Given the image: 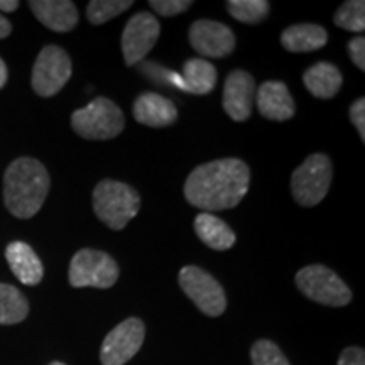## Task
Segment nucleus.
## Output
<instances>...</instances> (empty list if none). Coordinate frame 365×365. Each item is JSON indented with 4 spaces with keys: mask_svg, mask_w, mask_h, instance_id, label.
Instances as JSON below:
<instances>
[{
    "mask_svg": "<svg viewBox=\"0 0 365 365\" xmlns=\"http://www.w3.org/2000/svg\"><path fill=\"white\" fill-rule=\"evenodd\" d=\"M250 170L242 159L225 158L202 164L190 173L185 196L205 213L235 208L247 195Z\"/></svg>",
    "mask_w": 365,
    "mask_h": 365,
    "instance_id": "f257e3e1",
    "label": "nucleus"
},
{
    "mask_svg": "<svg viewBox=\"0 0 365 365\" xmlns=\"http://www.w3.org/2000/svg\"><path fill=\"white\" fill-rule=\"evenodd\" d=\"M48 170L33 158L16 159L4 175V203L17 218H31L43 207L48 196Z\"/></svg>",
    "mask_w": 365,
    "mask_h": 365,
    "instance_id": "f03ea898",
    "label": "nucleus"
},
{
    "mask_svg": "<svg viewBox=\"0 0 365 365\" xmlns=\"http://www.w3.org/2000/svg\"><path fill=\"white\" fill-rule=\"evenodd\" d=\"M140 208V196L125 182L103 180L93 190V210L112 230H122Z\"/></svg>",
    "mask_w": 365,
    "mask_h": 365,
    "instance_id": "7ed1b4c3",
    "label": "nucleus"
},
{
    "mask_svg": "<svg viewBox=\"0 0 365 365\" xmlns=\"http://www.w3.org/2000/svg\"><path fill=\"white\" fill-rule=\"evenodd\" d=\"M71 127L83 139L107 140L122 134L125 117L112 100L100 97L80 110L73 112Z\"/></svg>",
    "mask_w": 365,
    "mask_h": 365,
    "instance_id": "20e7f679",
    "label": "nucleus"
},
{
    "mask_svg": "<svg viewBox=\"0 0 365 365\" xmlns=\"http://www.w3.org/2000/svg\"><path fill=\"white\" fill-rule=\"evenodd\" d=\"M333 168L325 154H312L304 159L291 176V193L301 207H314L322 203L331 186Z\"/></svg>",
    "mask_w": 365,
    "mask_h": 365,
    "instance_id": "39448f33",
    "label": "nucleus"
},
{
    "mask_svg": "<svg viewBox=\"0 0 365 365\" xmlns=\"http://www.w3.org/2000/svg\"><path fill=\"white\" fill-rule=\"evenodd\" d=\"M296 286L307 298L325 307L340 308L352 301V291L331 269L322 264L303 267L296 274Z\"/></svg>",
    "mask_w": 365,
    "mask_h": 365,
    "instance_id": "423d86ee",
    "label": "nucleus"
},
{
    "mask_svg": "<svg viewBox=\"0 0 365 365\" xmlns=\"http://www.w3.org/2000/svg\"><path fill=\"white\" fill-rule=\"evenodd\" d=\"M68 276L73 287L107 289L118 279V266L112 255L103 250L81 249L73 255Z\"/></svg>",
    "mask_w": 365,
    "mask_h": 365,
    "instance_id": "0eeeda50",
    "label": "nucleus"
},
{
    "mask_svg": "<svg viewBox=\"0 0 365 365\" xmlns=\"http://www.w3.org/2000/svg\"><path fill=\"white\" fill-rule=\"evenodd\" d=\"M181 289L193 301L200 312L208 317H220L227 309L225 291L215 277L196 266H186L178 276Z\"/></svg>",
    "mask_w": 365,
    "mask_h": 365,
    "instance_id": "6e6552de",
    "label": "nucleus"
},
{
    "mask_svg": "<svg viewBox=\"0 0 365 365\" xmlns=\"http://www.w3.org/2000/svg\"><path fill=\"white\" fill-rule=\"evenodd\" d=\"M73 65L68 53L59 46L41 49L33 68V88L39 97H53L71 78Z\"/></svg>",
    "mask_w": 365,
    "mask_h": 365,
    "instance_id": "1a4fd4ad",
    "label": "nucleus"
},
{
    "mask_svg": "<svg viewBox=\"0 0 365 365\" xmlns=\"http://www.w3.org/2000/svg\"><path fill=\"white\" fill-rule=\"evenodd\" d=\"M145 328L139 318H127L105 336L100 360L102 365H124L144 344Z\"/></svg>",
    "mask_w": 365,
    "mask_h": 365,
    "instance_id": "9d476101",
    "label": "nucleus"
},
{
    "mask_svg": "<svg viewBox=\"0 0 365 365\" xmlns=\"http://www.w3.org/2000/svg\"><path fill=\"white\" fill-rule=\"evenodd\" d=\"M161 26L150 12H139L130 17L122 34V53L127 66L140 63L158 43Z\"/></svg>",
    "mask_w": 365,
    "mask_h": 365,
    "instance_id": "9b49d317",
    "label": "nucleus"
},
{
    "mask_svg": "<svg viewBox=\"0 0 365 365\" xmlns=\"http://www.w3.org/2000/svg\"><path fill=\"white\" fill-rule=\"evenodd\" d=\"M190 43L196 53L207 58H225L234 53L235 36L222 22L200 19L190 27Z\"/></svg>",
    "mask_w": 365,
    "mask_h": 365,
    "instance_id": "f8f14e48",
    "label": "nucleus"
},
{
    "mask_svg": "<svg viewBox=\"0 0 365 365\" xmlns=\"http://www.w3.org/2000/svg\"><path fill=\"white\" fill-rule=\"evenodd\" d=\"M255 80L244 70H235L223 85V110L235 122L247 120L255 102Z\"/></svg>",
    "mask_w": 365,
    "mask_h": 365,
    "instance_id": "ddd939ff",
    "label": "nucleus"
},
{
    "mask_svg": "<svg viewBox=\"0 0 365 365\" xmlns=\"http://www.w3.org/2000/svg\"><path fill=\"white\" fill-rule=\"evenodd\" d=\"M255 103L269 120L284 122L294 115V100L282 81H264L255 91Z\"/></svg>",
    "mask_w": 365,
    "mask_h": 365,
    "instance_id": "4468645a",
    "label": "nucleus"
},
{
    "mask_svg": "<svg viewBox=\"0 0 365 365\" xmlns=\"http://www.w3.org/2000/svg\"><path fill=\"white\" fill-rule=\"evenodd\" d=\"M134 118L139 124L153 127V129H161L175 124L178 118L176 105L159 93L139 95L134 102Z\"/></svg>",
    "mask_w": 365,
    "mask_h": 365,
    "instance_id": "2eb2a0df",
    "label": "nucleus"
},
{
    "mask_svg": "<svg viewBox=\"0 0 365 365\" xmlns=\"http://www.w3.org/2000/svg\"><path fill=\"white\" fill-rule=\"evenodd\" d=\"M31 11L54 33H70L78 24V11L70 0H31Z\"/></svg>",
    "mask_w": 365,
    "mask_h": 365,
    "instance_id": "dca6fc26",
    "label": "nucleus"
},
{
    "mask_svg": "<svg viewBox=\"0 0 365 365\" xmlns=\"http://www.w3.org/2000/svg\"><path fill=\"white\" fill-rule=\"evenodd\" d=\"M6 259L14 276L26 286L39 284L44 276L43 262L26 242H12L7 245Z\"/></svg>",
    "mask_w": 365,
    "mask_h": 365,
    "instance_id": "f3484780",
    "label": "nucleus"
},
{
    "mask_svg": "<svg viewBox=\"0 0 365 365\" xmlns=\"http://www.w3.org/2000/svg\"><path fill=\"white\" fill-rule=\"evenodd\" d=\"M328 43L325 27L318 24H294L281 34V44L289 53H312Z\"/></svg>",
    "mask_w": 365,
    "mask_h": 365,
    "instance_id": "a211bd4d",
    "label": "nucleus"
},
{
    "mask_svg": "<svg viewBox=\"0 0 365 365\" xmlns=\"http://www.w3.org/2000/svg\"><path fill=\"white\" fill-rule=\"evenodd\" d=\"M303 83L309 93L317 98H333L339 93L344 83L341 73L333 63H317L309 66L303 75Z\"/></svg>",
    "mask_w": 365,
    "mask_h": 365,
    "instance_id": "6ab92c4d",
    "label": "nucleus"
},
{
    "mask_svg": "<svg viewBox=\"0 0 365 365\" xmlns=\"http://www.w3.org/2000/svg\"><path fill=\"white\" fill-rule=\"evenodd\" d=\"M195 232L200 240L213 250L230 249L237 239L234 230L225 222L205 212L195 218Z\"/></svg>",
    "mask_w": 365,
    "mask_h": 365,
    "instance_id": "aec40b11",
    "label": "nucleus"
},
{
    "mask_svg": "<svg viewBox=\"0 0 365 365\" xmlns=\"http://www.w3.org/2000/svg\"><path fill=\"white\" fill-rule=\"evenodd\" d=\"M181 90L207 95L217 85V68L203 58H191L182 66Z\"/></svg>",
    "mask_w": 365,
    "mask_h": 365,
    "instance_id": "412c9836",
    "label": "nucleus"
},
{
    "mask_svg": "<svg viewBox=\"0 0 365 365\" xmlns=\"http://www.w3.org/2000/svg\"><path fill=\"white\" fill-rule=\"evenodd\" d=\"M29 303L17 287L0 282V325H16L24 322Z\"/></svg>",
    "mask_w": 365,
    "mask_h": 365,
    "instance_id": "4be33fe9",
    "label": "nucleus"
},
{
    "mask_svg": "<svg viewBox=\"0 0 365 365\" xmlns=\"http://www.w3.org/2000/svg\"><path fill=\"white\" fill-rule=\"evenodd\" d=\"M267 0H228L227 11L237 21L244 24H259L269 14Z\"/></svg>",
    "mask_w": 365,
    "mask_h": 365,
    "instance_id": "5701e85b",
    "label": "nucleus"
},
{
    "mask_svg": "<svg viewBox=\"0 0 365 365\" xmlns=\"http://www.w3.org/2000/svg\"><path fill=\"white\" fill-rule=\"evenodd\" d=\"M134 6L130 0H91L86 7V17L91 24L102 26L113 17L120 16Z\"/></svg>",
    "mask_w": 365,
    "mask_h": 365,
    "instance_id": "b1692460",
    "label": "nucleus"
},
{
    "mask_svg": "<svg viewBox=\"0 0 365 365\" xmlns=\"http://www.w3.org/2000/svg\"><path fill=\"white\" fill-rule=\"evenodd\" d=\"M335 24L350 33H362L365 29V2L364 0H349L336 9Z\"/></svg>",
    "mask_w": 365,
    "mask_h": 365,
    "instance_id": "393cba45",
    "label": "nucleus"
},
{
    "mask_svg": "<svg viewBox=\"0 0 365 365\" xmlns=\"http://www.w3.org/2000/svg\"><path fill=\"white\" fill-rule=\"evenodd\" d=\"M252 365H291L282 350L271 340H257L250 349Z\"/></svg>",
    "mask_w": 365,
    "mask_h": 365,
    "instance_id": "a878e982",
    "label": "nucleus"
},
{
    "mask_svg": "<svg viewBox=\"0 0 365 365\" xmlns=\"http://www.w3.org/2000/svg\"><path fill=\"white\" fill-rule=\"evenodd\" d=\"M149 6L153 7V11L159 14V16L173 17L188 11V9L193 6V2H191V0H150Z\"/></svg>",
    "mask_w": 365,
    "mask_h": 365,
    "instance_id": "bb28decb",
    "label": "nucleus"
},
{
    "mask_svg": "<svg viewBox=\"0 0 365 365\" xmlns=\"http://www.w3.org/2000/svg\"><path fill=\"white\" fill-rule=\"evenodd\" d=\"M349 56L360 71L365 70V39L362 36H355L354 39H350Z\"/></svg>",
    "mask_w": 365,
    "mask_h": 365,
    "instance_id": "cd10ccee",
    "label": "nucleus"
},
{
    "mask_svg": "<svg viewBox=\"0 0 365 365\" xmlns=\"http://www.w3.org/2000/svg\"><path fill=\"white\" fill-rule=\"evenodd\" d=\"M350 120L357 129L360 139L365 140V98L355 100L350 107Z\"/></svg>",
    "mask_w": 365,
    "mask_h": 365,
    "instance_id": "c85d7f7f",
    "label": "nucleus"
},
{
    "mask_svg": "<svg viewBox=\"0 0 365 365\" xmlns=\"http://www.w3.org/2000/svg\"><path fill=\"white\" fill-rule=\"evenodd\" d=\"M339 365H365V352L360 346H346L340 354Z\"/></svg>",
    "mask_w": 365,
    "mask_h": 365,
    "instance_id": "c756f323",
    "label": "nucleus"
},
{
    "mask_svg": "<svg viewBox=\"0 0 365 365\" xmlns=\"http://www.w3.org/2000/svg\"><path fill=\"white\" fill-rule=\"evenodd\" d=\"M11 33H12L11 22H9L4 16H0V39L7 38Z\"/></svg>",
    "mask_w": 365,
    "mask_h": 365,
    "instance_id": "7c9ffc66",
    "label": "nucleus"
},
{
    "mask_svg": "<svg viewBox=\"0 0 365 365\" xmlns=\"http://www.w3.org/2000/svg\"><path fill=\"white\" fill-rule=\"evenodd\" d=\"M19 7V2L17 0H0V11L4 12H14Z\"/></svg>",
    "mask_w": 365,
    "mask_h": 365,
    "instance_id": "2f4dec72",
    "label": "nucleus"
},
{
    "mask_svg": "<svg viewBox=\"0 0 365 365\" xmlns=\"http://www.w3.org/2000/svg\"><path fill=\"white\" fill-rule=\"evenodd\" d=\"M7 83V66L6 63L0 58V88H4V85Z\"/></svg>",
    "mask_w": 365,
    "mask_h": 365,
    "instance_id": "473e14b6",
    "label": "nucleus"
},
{
    "mask_svg": "<svg viewBox=\"0 0 365 365\" xmlns=\"http://www.w3.org/2000/svg\"><path fill=\"white\" fill-rule=\"evenodd\" d=\"M49 365H66V364H63V362H53V364H49Z\"/></svg>",
    "mask_w": 365,
    "mask_h": 365,
    "instance_id": "72a5a7b5",
    "label": "nucleus"
}]
</instances>
